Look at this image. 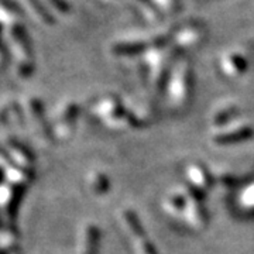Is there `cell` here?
I'll return each mask as SVG.
<instances>
[{"label":"cell","mask_w":254,"mask_h":254,"mask_svg":"<svg viewBox=\"0 0 254 254\" xmlns=\"http://www.w3.org/2000/svg\"><path fill=\"white\" fill-rule=\"evenodd\" d=\"M119 222L123 232L126 233L134 254H158L154 245L145 235L143 225L136 213L130 209L120 210Z\"/></svg>","instance_id":"cell-1"},{"label":"cell","mask_w":254,"mask_h":254,"mask_svg":"<svg viewBox=\"0 0 254 254\" xmlns=\"http://www.w3.org/2000/svg\"><path fill=\"white\" fill-rule=\"evenodd\" d=\"M100 118L106 123V126L113 128L115 131H126L128 128H134L140 123V120L136 118L134 113L127 112L126 108L122 106V103L118 99L105 100L103 110H100Z\"/></svg>","instance_id":"cell-2"},{"label":"cell","mask_w":254,"mask_h":254,"mask_svg":"<svg viewBox=\"0 0 254 254\" xmlns=\"http://www.w3.org/2000/svg\"><path fill=\"white\" fill-rule=\"evenodd\" d=\"M187 205L182 216V222L193 230H202L208 223V212L202 203V195L190 188H185Z\"/></svg>","instance_id":"cell-3"},{"label":"cell","mask_w":254,"mask_h":254,"mask_svg":"<svg viewBox=\"0 0 254 254\" xmlns=\"http://www.w3.org/2000/svg\"><path fill=\"white\" fill-rule=\"evenodd\" d=\"M185 177L190 184V190L198 192L199 195H205L213 185V178L205 165L198 163L190 164L185 170Z\"/></svg>","instance_id":"cell-4"},{"label":"cell","mask_w":254,"mask_h":254,"mask_svg":"<svg viewBox=\"0 0 254 254\" xmlns=\"http://www.w3.org/2000/svg\"><path fill=\"white\" fill-rule=\"evenodd\" d=\"M253 136V128L246 123H237V125H226L220 127L219 133L215 134L213 140L218 144H233L240 143Z\"/></svg>","instance_id":"cell-5"},{"label":"cell","mask_w":254,"mask_h":254,"mask_svg":"<svg viewBox=\"0 0 254 254\" xmlns=\"http://www.w3.org/2000/svg\"><path fill=\"white\" fill-rule=\"evenodd\" d=\"M23 10L14 0H0V24L14 27L21 23Z\"/></svg>","instance_id":"cell-6"},{"label":"cell","mask_w":254,"mask_h":254,"mask_svg":"<svg viewBox=\"0 0 254 254\" xmlns=\"http://www.w3.org/2000/svg\"><path fill=\"white\" fill-rule=\"evenodd\" d=\"M236 106H230V105L219 108V109H216L210 115V123H212V126H226L233 119L236 118Z\"/></svg>","instance_id":"cell-7"},{"label":"cell","mask_w":254,"mask_h":254,"mask_svg":"<svg viewBox=\"0 0 254 254\" xmlns=\"http://www.w3.org/2000/svg\"><path fill=\"white\" fill-rule=\"evenodd\" d=\"M20 3L33 16H36L37 20H40L41 23L48 21V17H47V13L44 11V7L41 6V3L38 0H20Z\"/></svg>","instance_id":"cell-8"},{"label":"cell","mask_w":254,"mask_h":254,"mask_svg":"<svg viewBox=\"0 0 254 254\" xmlns=\"http://www.w3.org/2000/svg\"><path fill=\"white\" fill-rule=\"evenodd\" d=\"M239 203L243 210L249 212V213H254V182L243 190V193L240 195Z\"/></svg>","instance_id":"cell-9"}]
</instances>
